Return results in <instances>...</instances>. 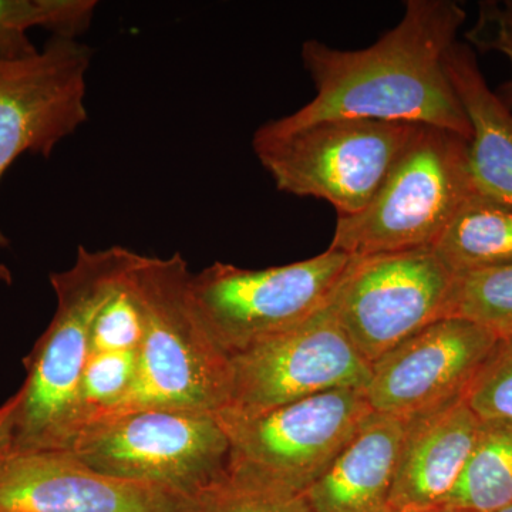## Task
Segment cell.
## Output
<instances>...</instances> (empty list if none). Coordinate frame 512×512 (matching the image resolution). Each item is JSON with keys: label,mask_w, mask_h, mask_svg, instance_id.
Instances as JSON below:
<instances>
[{"label": "cell", "mask_w": 512, "mask_h": 512, "mask_svg": "<svg viewBox=\"0 0 512 512\" xmlns=\"http://www.w3.org/2000/svg\"><path fill=\"white\" fill-rule=\"evenodd\" d=\"M466 19L451 0H407L402 20L366 49L308 40L302 62L316 96L282 123L350 117L423 124L471 140L470 120L446 70L447 52Z\"/></svg>", "instance_id": "cell-1"}, {"label": "cell", "mask_w": 512, "mask_h": 512, "mask_svg": "<svg viewBox=\"0 0 512 512\" xmlns=\"http://www.w3.org/2000/svg\"><path fill=\"white\" fill-rule=\"evenodd\" d=\"M136 252L80 245L74 264L53 272L56 311L25 357V383L16 393L10 454L64 450L79 430V392L97 313L119 288Z\"/></svg>", "instance_id": "cell-2"}, {"label": "cell", "mask_w": 512, "mask_h": 512, "mask_svg": "<svg viewBox=\"0 0 512 512\" xmlns=\"http://www.w3.org/2000/svg\"><path fill=\"white\" fill-rule=\"evenodd\" d=\"M190 276L181 254L134 258L126 281L144 318L136 377L127 396L100 417L146 409L220 413L227 406L229 357L195 315Z\"/></svg>", "instance_id": "cell-3"}, {"label": "cell", "mask_w": 512, "mask_h": 512, "mask_svg": "<svg viewBox=\"0 0 512 512\" xmlns=\"http://www.w3.org/2000/svg\"><path fill=\"white\" fill-rule=\"evenodd\" d=\"M420 124L326 119L303 126L271 120L252 148L279 191L329 202L338 217L365 210Z\"/></svg>", "instance_id": "cell-4"}, {"label": "cell", "mask_w": 512, "mask_h": 512, "mask_svg": "<svg viewBox=\"0 0 512 512\" xmlns=\"http://www.w3.org/2000/svg\"><path fill=\"white\" fill-rule=\"evenodd\" d=\"M470 140L420 124L365 210L338 217L329 249L369 256L431 248L476 188Z\"/></svg>", "instance_id": "cell-5"}, {"label": "cell", "mask_w": 512, "mask_h": 512, "mask_svg": "<svg viewBox=\"0 0 512 512\" xmlns=\"http://www.w3.org/2000/svg\"><path fill=\"white\" fill-rule=\"evenodd\" d=\"M63 451L107 476L201 497L228 473L217 413L146 409L84 424Z\"/></svg>", "instance_id": "cell-6"}, {"label": "cell", "mask_w": 512, "mask_h": 512, "mask_svg": "<svg viewBox=\"0 0 512 512\" xmlns=\"http://www.w3.org/2000/svg\"><path fill=\"white\" fill-rule=\"evenodd\" d=\"M373 413L365 390L338 389L244 416L217 413L229 440L227 476L305 494Z\"/></svg>", "instance_id": "cell-7"}, {"label": "cell", "mask_w": 512, "mask_h": 512, "mask_svg": "<svg viewBox=\"0 0 512 512\" xmlns=\"http://www.w3.org/2000/svg\"><path fill=\"white\" fill-rule=\"evenodd\" d=\"M352 261L326 249L301 262L244 269L215 262L191 274V305L228 357L295 328L325 308Z\"/></svg>", "instance_id": "cell-8"}, {"label": "cell", "mask_w": 512, "mask_h": 512, "mask_svg": "<svg viewBox=\"0 0 512 512\" xmlns=\"http://www.w3.org/2000/svg\"><path fill=\"white\" fill-rule=\"evenodd\" d=\"M454 279L433 248L352 256L330 305L350 342L372 365L414 333L447 318Z\"/></svg>", "instance_id": "cell-9"}, {"label": "cell", "mask_w": 512, "mask_h": 512, "mask_svg": "<svg viewBox=\"0 0 512 512\" xmlns=\"http://www.w3.org/2000/svg\"><path fill=\"white\" fill-rule=\"evenodd\" d=\"M372 365L360 355L330 302L295 328L229 356L228 403L252 416L338 389L365 390Z\"/></svg>", "instance_id": "cell-10"}, {"label": "cell", "mask_w": 512, "mask_h": 512, "mask_svg": "<svg viewBox=\"0 0 512 512\" xmlns=\"http://www.w3.org/2000/svg\"><path fill=\"white\" fill-rule=\"evenodd\" d=\"M92 60L79 39L57 36L35 55L0 60V180L25 154L49 158L86 123ZM9 247L0 229V251Z\"/></svg>", "instance_id": "cell-11"}, {"label": "cell", "mask_w": 512, "mask_h": 512, "mask_svg": "<svg viewBox=\"0 0 512 512\" xmlns=\"http://www.w3.org/2000/svg\"><path fill=\"white\" fill-rule=\"evenodd\" d=\"M497 336L471 320H436L372 363L373 412L410 420L464 399Z\"/></svg>", "instance_id": "cell-12"}, {"label": "cell", "mask_w": 512, "mask_h": 512, "mask_svg": "<svg viewBox=\"0 0 512 512\" xmlns=\"http://www.w3.org/2000/svg\"><path fill=\"white\" fill-rule=\"evenodd\" d=\"M202 497L107 476L63 450L0 460V512H202Z\"/></svg>", "instance_id": "cell-13"}, {"label": "cell", "mask_w": 512, "mask_h": 512, "mask_svg": "<svg viewBox=\"0 0 512 512\" xmlns=\"http://www.w3.org/2000/svg\"><path fill=\"white\" fill-rule=\"evenodd\" d=\"M404 421L394 512L446 503L476 447L483 421L464 399Z\"/></svg>", "instance_id": "cell-14"}, {"label": "cell", "mask_w": 512, "mask_h": 512, "mask_svg": "<svg viewBox=\"0 0 512 512\" xmlns=\"http://www.w3.org/2000/svg\"><path fill=\"white\" fill-rule=\"evenodd\" d=\"M406 421L373 412L305 493L313 512H394L392 493Z\"/></svg>", "instance_id": "cell-15"}, {"label": "cell", "mask_w": 512, "mask_h": 512, "mask_svg": "<svg viewBox=\"0 0 512 512\" xmlns=\"http://www.w3.org/2000/svg\"><path fill=\"white\" fill-rule=\"evenodd\" d=\"M446 70L470 120V174L480 194L512 205V111L485 82L473 47L456 42Z\"/></svg>", "instance_id": "cell-16"}, {"label": "cell", "mask_w": 512, "mask_h": 512, "mask_svg": "<svg viewBox=\"0 0 512 512\" xmlns=\"http://www.w3.org/2000/svg\"><path fill=\"white\" fill-rule=\"evenodd\" d=\"M454 275L512 264V205L474 191L434 242Z\"/></svg>", "instance_id": "cell-17"}, {"label": "cell", "mask_w": 512, "mask_h": 512, "mask_svg": "<svg viewBox=\"0 0 512 512\" xmlns=\"http://www.w3.org/2000/svg\"><path fill=\"white\" fill-rule=\"evenodd\" d=\"M470 512L512 504V426L483 423L476 447L446 503Z\"/></svg>", "instance_id": "cell-18"}, {"label": "cell", "mask_w": 512, "mask_h": 512, "mask_svg": "<svg viewBox=\"0 0 512 512\" xmlns=\"http://www.w3.org/2000/svg\"><path fill=\"white\" fill-rule=\"evenodd\" d=\"M94 0H0V60L35 55L30 29L52 36L79 39L92 26Z\"/></svg>", "instance_id": "cell-19"}, {"label": "cell", "mask_w": 512, "mask_h": 512, "mask_svg": "<svg viewBox=\"0 0 512 512\" xmlns=\"http://www.w3.org/2000/svg\"><path fill=\"white\" fill-rule=\"evenodd\" d=\"M448 316L463 318L493 332L512 335V264L456 275Z\"/></svg>", "instance_id": "cell-20"}, {"label": "cell", "mask_w": 512, "mask_h": 512, "mask_svg": "<svg viewBox=\"0 0 512 512\" xmlns=\"http://www.w3.org/2000/svg\"><path fill=\"white\" fill-rule=\"evenodd\" d=\"M137 355L138 350L89 356L80 383L79 430L89 421L109 413L127 396L136 377Z\"/></svg>", "instance_id": "cell-21"}, {"label": "cell", "mask_w": 512, "mask_h": 512, "mask_svg": "<svg viewBox=\"0 0 512 512\" xmlns=\"http://www.w3.org/2000/svg\"><path fill=\"white\" fill-rule=\"evenodd\" d=\"M464 400L483 423L512 426V335L495 343Z\"/></svg>", "instance_id": "cell-22"}, {"label": "cell", "mask_w": 512, "mask_h": 512, "mask_svg": "<svg viewBox=\"0 0 512 512\" xmlns=\"http://www.w3.org/2000/svg\"><path fill=\"white\" fill-rule=\"evenodd\" d=\"M126 275L94 319L90 355L140 349L144 338L143 312L127 285Z\"/></svg>", "instance_id": "cell-23"}, {"label": "cell", "mask_w": 512, "mask_h": 512, "mask_svg": "<svg viewBox=\"0 0 512 512\" xmlns=\"http://www.w3.org/2000/svg\"><path fill=\"white\" fill-rule=\"evenodd\" d=\"M202 512H313L305 494L239 483L228 476L202 497Z\"/></svg>", "instance_id": "cell-24"}, {"label": "cell", "mask_w": 512, "mask_h": 512, "mask_svg": "<svg viewBox=\"0 0 512 512\" xmlns=\"http://www.w3.org/2000/svg\"><path fill=\"white\" fill-rule=\"evenodd\" d=\"M467 45L480 52L507 57L511 74L495 94L512 111V0H485L478 5L476 23L466 32Z\"/></svg>", "instance_id": "cell-25"}, {"label": "cell", "mask_w": 512, "mask_h": 512, "mask_svg": "<svg viewBox=\"0 0 512 512\" xmlns=\"http://www.w3.org/2000/svg\"><path fill=\"white\" fill-rule=\"evenodd\" d=\"M18 397L13 394L12 397L0 406V460L8 457L12 450V429L13 416H15Z\"/></svg>", "instance_id": "cell-26"}, {"label": "cell", "mask_w": 512, "mask_h": 512, "mask_svg": "<svg viewBox=\"0 0 512 512\" xmlns=\"http://www.w3.org/2000/svg\"><path fill=\"white\" fill-rule=\"evenodd\" d=\"M400 512H470V511L461 510V508L453 507V505L437 504V505H429V507L409 508V510H404V511H400Z\"/></svg>", "instance_id": "cell-27"}, {"label": "cell", "mask_w": 512, "mask_h": 512, "mask_svg": "<svg viewBox=\"0 0 512 512\" xmlns=\"http://www.w3.org/2000/svg\"><path fill=\"white\" fill-rule=\"evenodd\" d=\"M13 275L10 271L9 266L0 264V284L12 285Z\"/></svg>", "instance_id": "cell-28"}, {"label": "cell", "mask_w": 512, "mask_h": 512, "mask_svg": "<svg viewBox=\"0 0 512 512\" xmlns=\"http://www.w3.org/2000/svg\"><path fill=\"white\" fill-rule=\"evenodd\" d=\"M493 512H512V504L505 505V507L500 508V510L493 511Z\"/></svg>", "instance_id": "cell-29"}]
</instances>
